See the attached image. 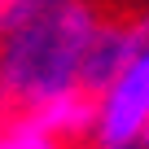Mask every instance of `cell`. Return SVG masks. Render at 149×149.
<instances>
[{"label": "cell", "instance_id": "6da1fadb", "mask_svg": "<svg viewBox=\"0 0 149 149\" xmlns=\"http://www.w3.org/2000/svg\"><path fill=\"white\" fill-rule=\"evenodd\" d=\"M101 13L97 0H13L0 18V110L31 114L79 88Z\"/></svg>", "mask_w": 149, "mask_h": 149}, {"label": "cell", "instance_id": "3957f363", "mask_svg": "<svg viewBox=\"0 0 149 149\" xmlns=\"http://www.w3.org/2000/svg\"><path fill=\"white\" fill-rule=\"evenodd\" d=\"M0 149H66L57 136H48L31 114L0 110Z\"/></svg>", "mask_w": 149, "mask_h": 149}, {"label": "cell", "instance_id": "7a4b0ae2", "mask_svg": "<svg viewBox=\"0 0 149 149\" xmlns=\"http://www.w3.org/2000/svg\"><path fill=\"white\" fill-rule=\"evenodd\" d=\"M31 118H35L48 136H57L61 145H70V140L97 136L101 101H97L92 92H84V88H74V92H66V97H57V101H48V105L31 110Z\"/></svg>", "mask_w": 149, "mask_h": 149}, {"label": "cell", "instance_id": "277c9868", "mask_svg": "<svg viewBox=\"0 0 149 149\" xmlns=\"http://www.w3.org/2000/svg\"><path fill=\"white\" fill-rule=\"evenodd\" d=\"M9 9H13V0H0V18H5V13H9Z\"/></svg>", "mask_w": 149, "mask_h": 149}]
</instances>
